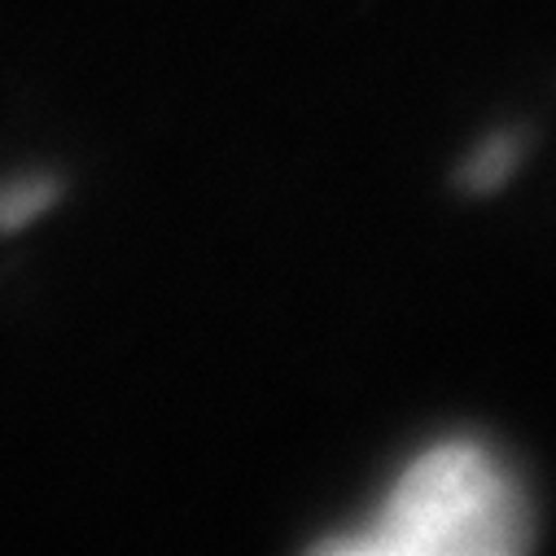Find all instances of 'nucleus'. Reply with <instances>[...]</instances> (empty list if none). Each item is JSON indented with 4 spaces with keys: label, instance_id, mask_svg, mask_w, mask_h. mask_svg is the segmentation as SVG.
Segmentation results:
<instances>
[{
    "label": "nucleus",
    "instance_id": "2",
    "mask_svg": "<svg viewBox=\"0 0 556 556\" xmlns=\"http://www.w3.org/2000/svg\"><path fill=\"white\" fill-rule=\"evenodd\" d=\"M62 198V180L49 172H18L0 180V237L23 232Z\"/></svg>",
    "mask_w": 556,
    "mask_h": 556
},
{
    "label": "nucleus",
    "instance_id": "3",
    "mask_svg": "<svg viewBox=\"0 0 556 556\" xmlns=\"http://www.w3.org/2000/svg\"><path fill=\"white\" fill-rule=\"evenodd\" d=\"M513 141H486L478 154H473V163L465 167L469 176V189H491V185H500L508 172H513Z\"/></svg>",
    "mask_w": 556,
    "mask_h": 556
},
{
    "label": "nucleus",
    "instance_id": "1",
    "mask_svg": "<svg viewBox=\"0 0 556 556\" xmlns=\"http://www.w3.org/2000/svg\"><path fill=\"white\" fill-rule=\"evenodd\" d=\"M526 504L508 469L482 443H439L421 452L372 526L355 539H333L338 552L368 556H486L526 543Z\"/></svg>",
    "mask_w": 556,
    "mask_h": 556
}]
</instances>
